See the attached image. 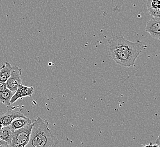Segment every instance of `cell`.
I'll list each match as a JSON object with an SVG mask.
<instances>
[{
    "label": "cell",
    "instance_id": "1",
    "mask_svg": "<svg viewBox=\"0 0 160 147\" xmlns=\"http://www.w3.org/2000/svg\"><path fill=\"white\" fill-rule=\"evenodd\" d=\"M143 48L142 41H130L121 34L114 35L108 40V51L110 57L118 64L125 67L134 65Z\"/></svg>",
    "mask_w": 160,
    "mask_h": 147
},
{
    "label": "cell",
    "instance_id": "2",
    "mask_svg": "<svg viewBox=\"0 0 160 147\" xmlns=\"http://www.w3.org/2000/svg\"><path fill=\"white\" fill-rule=\"evenodd\" d=\"M48 123L38 116L32 122L30 140L27 147L59 146L60 142L55 133L48 127Z\"/></svg>",
    "mask_w": 160,
    "mask_h": 147
},
{
    "label": "cell",
    "instance_id": "3",
    "mask_svg": "<svg viewBox=\"0 0 160 147\" xmlns=\"http://www.w3.org/2000/svg\"><path fill=\"white\" fill-rule=\"evenodd\" d=\"M32 127V123L12 131V139L9 147H26L30 140Z\"/></svg>",
    "mask_w": 160,
    "mask_h": 147
},
{
    "label": "cell",
    "instance_id": "4",
    "mask_svg": "<svg viewBox=\"0 0 160 147\" xmlns=\"http://www.w3.org/2000/svg\"><path fill=\"white\" fill-rule=\"evenodd\" d=\"M22 70L17 66L12 67L11 74L7 80L6 83L7 88L12 92H15L20 84H22Z\"/></svg>",
    "mask_w": 160,
    "mask_h": 147
},
{
    "label": "cell",
    "instance_id": "5",
    "mask_svg": "<svg viewBox=\"0 0 160 147\" xmlns=\"http://www.w3.org/2000/svg\"><path fill=\"white\" fill-rule=\"evenodd\" d=\"M34 92V87L32 86L28 87L20 84L18 87V88L14 93L10 101L9 105L14 104L17 100L19 98L25 97H31Z\"/></svg>",
    "mask_w": 160,
    "mask_h": 147
},
{
    "label": "cell",
    "instance_id": "6",
    "mask_svg": "<svg viewBox=\"0 0 160 147\" xmlns=\"http://www.w3.org/2000/svg\"><path fill=\"white\" fill-rule=\"evenodd\" d=\"M145 31L150 34L151 36L157 40L160 39V19L153 17L149 20L145 27Z\"/></svg>",
    "mask_w": 160,
    "mask_h": 147
},
{
    "label": "cell",
    "instance_id": "7",
    "mask_svg": "<svg viewBox=\"0 0 160 147\" xmlns=\"http://www.w3.org/2000/svg\"><path fill=\"white\" fill-rule=\"evenodd\" d=\"M25 116L20 111L13 110H8L5 113L0 116V121L3 124V127H6L10 125L11 123L15 118L18 117H24Z\"/></svg>",
    "mask_w": 160,
    "mask_h": 147
},
{
    "label": "cell",
    "instance_id": "8",
    "mask_svg": "<svg viewBox=\"0 0 160 147\" xmlns=\"http://www.w3.org/2000/svg\"><path fill=\"white\" fill-rule=\"evenodd\" d=\"M31 123H32V121L29 118L26 116L18 117L12 121V122L11 123L9 126L10 129L12 131H13L15 130L21 129Z\"/></svg>",
    "mask_w": 160,
    "mask_h": 147
},
{
    "label": "cell",
    "instance_id": "9",
    "mask_svg": "<svg viewBox=\"0 0 160 147\" xmlns=\"http://www.w3.org/2000/svg\"><path fill=\"white\" fill-rule=\"evenodd\" d=\"M147 6L148 12L151 16L160 18V0H148Z\"/></svg>",
    "mask_w": 160,
    "mask_h": 147
},
{
    "label": "cell",
    "instance_id": "10",
    "mask_svg": "<svg viewBox=\"0 0 160 147\" xmlns=\"http://www.w3.org/2000/svg\"><path fill=\"white\" fill-rule=\"evenodd\" d=\"M12 66L8 62H5L0 68V82H6L11 74Z\"/></svg>",
    "mask_w": 160,
    "mask_h": 147
},
{
    "label": "cell",
    "instance_id": "11",
    "mask_svg": "<svg viewBox=\"0 0 160 147\" xmlns=\"http://www.w3.org/2000/svg\"><path fill=\"white\" fill-rule=\"evenodd\" d=\"M0 139L6 141L9 147L12 139V131L10 129L9 126L0 129Z\"/></svg>",
    "mask_w": 160,
    "mask_h": 147
},
{
    "label": "cell",
    "instance_id": "12",
    "mask_svg": "<svg viewBox=\"0 0 160 147\" xmlns=\"http://www.w3.org/2000/svg\"><path fill=\"white\" fill-rule=\"evenodd\" d=\"M14 92L10 91L8 88L5 89L3 91L0 93V102L2 104L8 106L12 95Z\"/></svg>",
    "mask_w": 160,
    "mask_h": 147
},
{
    "label": "cell",
    "instance_id": "13",
    "mask_svg": "<svg viewBox=\"0 0 160 147\" xmlns=\"http://www.w3.org/2000/svg\"><path fill=\"white\" fill-rule=\"evenodd\" d=\"M7 88L6 87V83L5 82H0V93L3 91L5 89Z\"/></svg>",
    "mask_w": 160,
    "mask_h": 147
},
{
    "label": "cell",
    "instance_id": "14",
    "mask_svg": "<svg viewBox=\"0 0 160 147\" xmlns=\"http://www.w3.org/2000/svg\"><path fill=\"white\" fill-rule=\"evenodd\" d=\"M3 146V147H8V144L6 141H4L3 140L0 139V147Z\"/></svg>",
    "mask_w": 160,
    "mask_h": 147
},
{
    "label": "cell",
    "instance_id": "15",
    "mask_svg": "<svg viewBox=\"0 0 160 147\" xmlns=\"http://www.w3.org/2000/svg\"><path fill=\"white\" fill-rule=\"evenodd\" d=\"M160 135H158V138H157L155 144H154V145H153V147H154V146L158 147H160Z\"/></svg>",
    "mask_w": 160,
    "mask_h": 147
},
{
    "label": "cell",
    "instance_id": "16",
    "mask_svg": "<svg viewBox=\"0 0 160 147\" xmlns=\"http://www.w3.org/2000/svg\"><path fill=\"white\" fill-rule=\"evenodd\" d=\"M2 127H3V124H2V122L0 121V129H1Z\"/></svg>",
    "mask_w": 160,
    "mask_h": 147
}]
</instances>
